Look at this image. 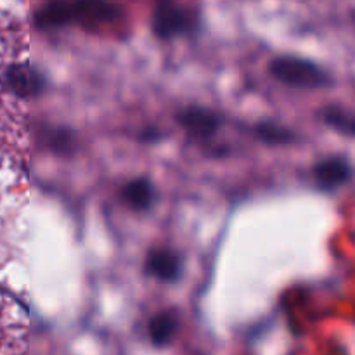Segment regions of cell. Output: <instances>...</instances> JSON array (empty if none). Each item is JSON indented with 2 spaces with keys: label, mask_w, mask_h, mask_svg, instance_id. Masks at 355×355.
<instances>
[{
  "label": "cell",
  "mask_w": 355,
  "mask_h": 355,
  "mask_svg": "<svg viewBox=\"0 0 355 355\" xmlns=\"http://www.w3.org/2000/svg\"><path fill=\"white\" fill-rule=\"evenodd\" d=\"M2 85L12 96L26 99L44 90L45 80L28 62H10L2 73Z\"/></svg>",
  "instance_id": "4"
},
{
  "label": "cell",
  "mask_w": 355,
  "mask_h": 355,
  "mask_svg": "<svg viewBox=\"0 0 355 355\" xmlns=\"http://www.w3.org/2000/svg\"><path fill=\"white\" fill-rule=\"evenodd\" d=\"M354 177V166L345 156H329L314 166V179L324 191L349 184Z\"/></svg>",
  "instance_id": "5"
},
{
  "label": "cell",
  "mask_w": 355,
  "mask_h": 355,
  "mask_svg": "<svg viewBox=\"0 0 355 355\" xmlns=\"http://www.w3.org/2000/svg\"><path fill=\"white\" fill-rule=\"evenodd\" d=\"M321 120L326 127L333 128L345 137L355 139V111L340 104H331L321 111Z\"/></svg>",
  "instance_id": "8"
},
{
  "label": "cell",
  "mask_w": 355,
  "mask_h": 355,
  "mask_svg": "<svg viewBox=\"0 0 355 355\" xmlns=\"http://www.w3.org/2000/svg\"><path fill=\"white\" fill-rule=\"evenodd\" d=\"M196 24V14L189 7L173 3L172 0H159L156 9L153 10L151 28L156 37L162 40H170V38L191 33Z\"/></svg>",
  "instance_id": "3"
},
{
  "label": "cell",
  "mask_w": 355,
  "mask_h": 355,
  "mask_svg": "<svg viewBox=\"0 0 355 355\" xmlns=\"http://www.w3.org/2000/svg\"><path fill=\"white\" fill-rule=\"evenodd\" d=\"M121 198L125 203L134 210H146L153 205L155 200V189L151 182L146 179H135L128 182L121 191Z\"/></svg>",
  "instance_id": "10"
},
{
  "label": "cell",
  "mask_w": 355,
  "mask_h": 355,
  "mask_svg": "<svg viewBox=\"0 0 355 355\" xmlns=\"http://www.w3.org/2000/svg\"><path fill=\"white\" fill-rule=\"evenodd\" d=\"M121 10L111 0H49L35 14V23L42 30L76 26L97 28L114 23Z\"/></svg>",
  "instance_id": "1"
},
{
  "label": "cell",
  "mask_w": 355,
  "mask_h": 355,
  "mask_svg": "<svg viewBox=\"0 0 355 355\" xmlns=\"http://www.w3.org/2000/svg\"><path fill=\"white\" fill-rule=\"evenodd\" d=\"M180 127L193 137H210L220 128V116L203 107H189L177 116Z\"/></svg>",
  "instance_id": "6"
},
{
  "label": "cell",
  "mask_w": 355,
  "mask_h": 355,
  "mask_svg": "<svg viewBox=\"0 0 355 355\" xmlns=\"http://www.w3.org/2000/svg\"><path fill=\"white\" fill-rule=\"evenodd\" d=\"M179 319L173 312L165 311L156 314L149 322V338L155 347H166L177 335Z\"/></svg>",
  "instance_id": "9"
},
{
  "label": "cell",
  "mask_w": 355,
  "mask_h": 355,
  "mask_svg": "<svg viewBox=\"0 0 355 355\" xmlns=\"http://www.w3.org/2000/svg\"><path fill=\"white\" fill-rule=\"evenodd\" d=\"M270 75L297 89H322L333 85V78L324 68L315 64L311 59L298 58V55H281L276 58L269 66Z\"/></svg>",
  "instance_id": "2"
},
{
  "label": "cell",
  "mask_w": 355,
  "mask_h": 355,
  "mask_svg": "<svg viewBox=\"0 0 355 355\" xmlns=\"http://www.w3.org/2000/svg\"><path fill=\"white\" fill-rule=\"evenodd\" d=\"M259 135L263 139V141L270 142V144H286L293 139V135L288 130H283V128L270 127V125H263V127L259 128Z\"/></svg>",
  "instance_id": "11"
},
{
  "label": "cell",
  "mask_w": 355,
  "mask_h": 355,
  "mask_svg": "<svg viewBox=\"0 0 355 355\" xmlns=\"http://www.w3.org/2000/svg\"><path fill=\"white\" fill-rule=\"evenodd\" d=\"M148 272L162 281H173L179 277L180 260L170 250H155L148 257Z\"/></svg>",
  "instance_id": "7"
}]
</instances>
